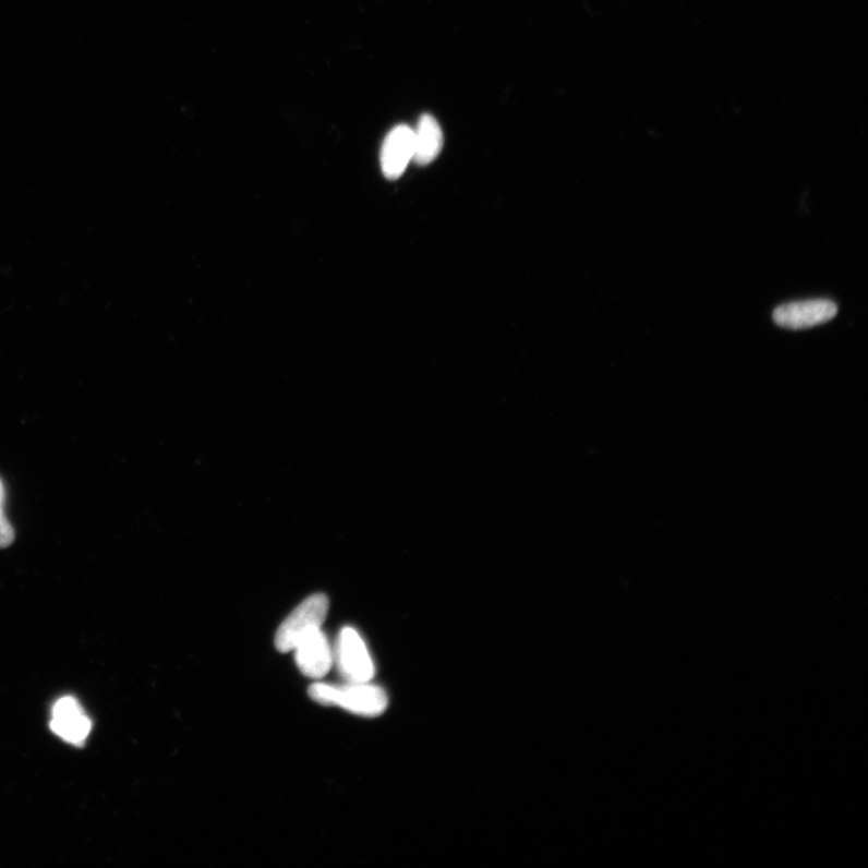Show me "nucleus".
<instances>
[{
    "instance_id": "obj_1",
    "label": "nucleus",
    "mask_w": 868,
    "mask_h": 868,
    "mask_svg": "<svg viewBox=\"0 0 868 868\" xmlns=\"http://www.w3.org/2000/svg\"><path fill=\"white\" fill-rule=\"evenodd\" d=\"M310 696L316 703L340 707L367 718L383 714L388 703L386 692L370 682H348L346 685L315 683L310 688Z\"/></svg>"
},
{
    "instance_id": "obj_2",
    "label": "nucleus",
    "mask_w": 868,
    "mask_h": 868,
    "mask_svg": "<svg viewBox=\"0 0 868 868\" xmlns=\"http://www.w3.org/2000/svg\"><path fill=\"white\" fill-rule=\"evenodd\" d=\"M328 605V599L323 593H316L304 600L279 627L276 647L280 653L293 651L305 636L322 628Z\"/></svg>"
},
{
    "instance_id": "obj_3",
    "label": "nucleus",
    "mask_w": 868,
    "mask_h": 868,
    "mask_svg": "<svg viewBox=\"0 0 868 868\" xmlns=\"http://www.w3.org/2000/svg\"><path fill=\"white\" fill-rule=\"evenodd\" d=\"M335 660L342 678L350 683H367L374 677L375 667L367 646L352 627L339 634Z\"/></svg>"
},
{
    "instance_id": "obj_4",
    "label": "nucleus",
    "mask_w": 868,
    "mask_h": 868,
    "mask_svg": "<svg viewBox=\"0 0 868 868\" xmlns=\"http://www.w3.org/2000/svg\"><path fill=\"white\" fill-rule=\"evenodd\" d=\"M837 313L836 303L830 300H808L776 308L773 320L776 325L784 328L804 329L827 324Z\"/></svg>"
},
{
    "instance_id": "obj_5",
    "label": "nucleus",
    "mask_w": 868,
    "mask_h": 868,
    "mask_svg": "<svg viewBox=\"0 0 868 868\" xmlns=\"http://www.w3.org/2000/svg\"><path fill=\"white\" fill-rule=\"evenodd\" d=\"M50 726L67 744L83 746L93 728V723L73 696H64L52 708Z\"/></svg>"
},
{
    "instance_id": "obj_6",
    "label": "nucleus",
    "mask_w": 868,
    "mask_h": 868,
    "mask_svg": "<svg viewBox=\"0 0 868 868\" xmlns=\"http://www.w3.org/2000/svg\"><path fill=\"white\" fill-rule=\"evenodd\" d=\"M293 651L297 666L308 678H323L334 666L335 653L322 628L305 636Z\"/></svg>"
},
{
    "instance_id": "obj_7",
    "label": "nucleus",
    "mask_w": 868,
    "mask_h": 868,
    "mask_svg": "<svg viewBox=\"0 0 868 868\" xmlns=\"http://www.w3.org/2000/svg\"><path fill=\"white\" fill-rule=\"evenodd\" d=\"M414 157V131L407 125H398L386 136L382 150V169L388 179L403 174Z\"/></svg>"
},
{
    "instance_id": "obj_8",
    "label": "nucleus",
    "mask_w": 868,
    "mask_h": 868,
    "mask_svg": "<svg viewBox=\"0 0 868 868\" xmlns=\"http://www.w3.org/2000/svg\"><path fill=\"white\" fill-rule=\"evenodd\" d=\"M443 147V132L436 119L422 116L414 131L413 161L419 166H427L438 157Z\"/></svg>"
},
{
    "instance_id": "obj_9",
    "label": "nucleus",
    "mask_w": 868,
    "mask_h": 868,
    "mask_svg": "<svg viewBox=\"0 0 868 868\" xmlns=\"http://www.w3.org/2000/svg\"><path fill=\"white\" fill-rule=\"evenodd\" d=\"M3 505H4V487L2 482H0V547L9 546L11 543L14 542L15 539L14 529L13 527H11L10 522L4 517Z\"/></svg>"
}]
</instances>
